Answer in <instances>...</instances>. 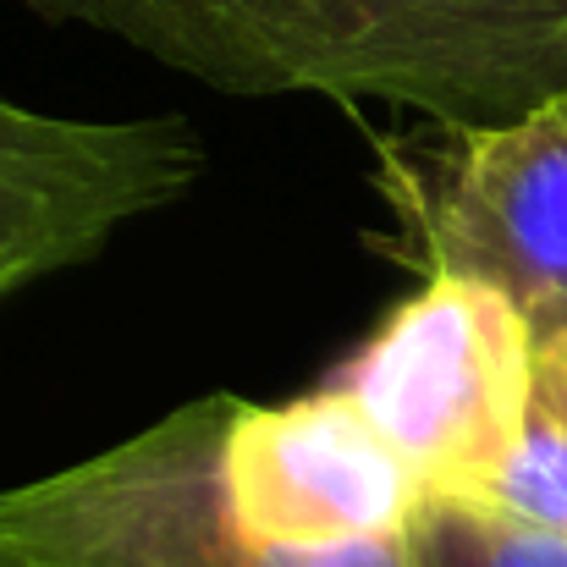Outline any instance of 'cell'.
I'll return each mask as SVG.
<instances>
[{
	"label": "cell",
	"instance_id": "cell-2",
	"mask_svg": "<svg viewBox=\"0 0 567 567\" xmlns=\"http://www.w3.org/2000/svg\"><path fill=\"white\" fill-rule=\"evenodd\" d=\"M237 396L215 391L122 446L0 491V551L22 567H413L408 535L276 546L237 524L220 446Z\"/></svg>",
	"mask_w": 567,
	"mask_h": 567
},
{
	"label": "cell",
	"instance_id": "cell-3",
	"mask_svg": "<svg viewBox=\"0 0 567 567\" xmlns=\"http://www.w3.org/2000/svg\"><path fill=\"white\" fill-rule=\"evenodd\" d=\"M396 259L513 298L535 348L567 342V94L496 122L430 127L380 150Z\"/></svg>",
	"mask_w": 567,
	"mask_h": 567
},
{
	"label": "cell",
	"instance_id": "cell-4",
	"mask_svg": "<svg viewBox=\"0 0 567 567\" xmlns=\"http://www.w3.org/2000/svg\"><path fill=\"white\" fill-rule=\"evenodd\" d=\"M535 359L513 298L468 276H424L326 385L364 408L430 496H480L524 430Z\"/></svg>",
	"mask_w": 567,
	"mask_h": 567
},
{
	"label": "cell",
	"instance_id": "cell-8",
	"mask_svg": "<svg viewBox=\"0 0 567 567\" xmlns=\"http://www.w3.org/2000/svg\"><path fill=\"white\" fill-rule=\"evenodd\" d=\"M413 567H567V540L518 529L474 502L430 496L408 529Z\"/></svg>",
	"mask_w": 567,
	"mask_h": 567
},
{
	"label": "cell",
	"instance_id": "cell-7",
	"mask_svg": "<svg viewBox=\"0 0 567 567\" xmlns=\"http://www.w3.org/2000/svg\"><path fill=\"white\" fill-rule=\"evenodd\" d=\"M457 502H474L518 529L567 540V359L557 348H540L535 359V391L513 452L480 485V496Z\"/></svg>",
	"mask_w": 567,
	"mask_h": 567
},
{
	"label": "cell",
	"instance_id": "cell-6",
	"mask_svg": "<svg viewBox=\"0 0 567 567\" xmlns=\"http://www.w3.org/2000/svg\"><path fill=\"white\" fill-rule=\"evenodd\" d=\"M220 480L237 524L276 546L396 540L430 502L424 480L337 385L281 408L237 402Z\"/></svg>",
	"mask_w": 567,
	"mask_h": 567
},
{
	"label": "cell",
	"instance_id": "cell-9",
	"mask_svg": "<svg viewBox=\"0 0 567 567\" xmlns=\"http://www.w3.org/2000/svg\"><path fill=\"white\" fill-rule=\"evenodd\" d=\"M0 567H22V563H17V557H11V551H0Z\"/></svg>",
	"mask_w": 567,
	"mask_h": 567
},
{
	"label": "cell",
	"instance_id": "cell-5",
	"mask_svg": "<svg viewBox=\"0 0 567 567\" xmlns=\"http://www.w3.org/2000/svg\"><path fill=\"white\" fill-rule=\"evenodd\" d=\"M198 172L204 144L183 116L83 122L0 94V303L100 259L122 226L177 204Z\"/></svg>",
	"mask_w": 567,
	"mask_h": 567
},
{
	"label": "cell",
	"instance_id": "cell-1",
	"mask_svg": "<svg viewBox=\"0 0 567 567\" xmlns=\"http://www.w3.org/2000/svg\"><path fill=\"white\" fill-rule=\"evenodd\" d=\"M220 94L375 100L496 127L567 94V0H22Z\"/></svg>",
	"mask_w": 567,
	"mask_h": 567
},
{
	"label": "cell",
	"instance_id": "cell-10",
	"mask_svg": "<svg viewBox=\"0 0 567 567\" xmlns=\"http://www.w3.org/2000/svg\"><path fill=\"white\" fill-rule=\"evenodd\" d=\"M557 353H563V359H567V342H563V348H557Z\"/></svg>",
	"mask_w": 567,
	"mask_h": 567
}]
</instances>
